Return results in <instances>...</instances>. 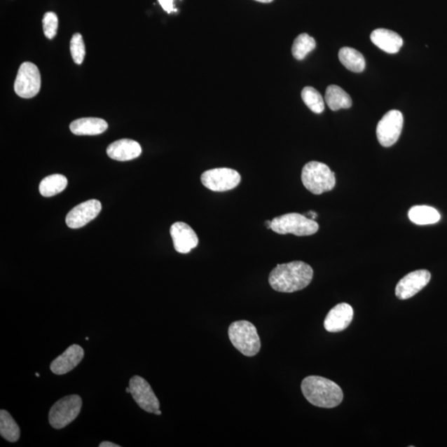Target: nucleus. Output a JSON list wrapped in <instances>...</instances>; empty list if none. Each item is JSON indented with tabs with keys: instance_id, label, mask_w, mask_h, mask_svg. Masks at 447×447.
Here are the masks:
<instances>
[{
	"instance_id": "8",
	"label": "nucleus",
	"mask_w": 447,
	"mask_h": 447,
	"mask_svg": "<svg viewBox=\"0 0 447 447\" xmlns=\"http://www.w3.org/2000/svg\"><path fill=\"white\" fill-rule=\"evenodd\" d=\"M403 127L402 113L396 109L386 113L377 125L376 135L378 142L385 148L391 147L399 140Z\"/></svg>"
},
{
	"instance_id": "13",
	"label": "nucleus",
	"mask_w": 447,
	"mask_h": 447,
	"mask_svg": "<svg viewBox=\"0 0 447 447\" xmlns=\"http://www.w3.org/2000/svg\"><path fill=\"white\" fill-rule=\"evenodd\" d=\"M170 234L177 252L188 254L198 247V237L193 228L184 222H176L171 226Z\"/></svg>"
},
{
	"instance_id": "23",
	"label": "nucleus",
	"mask_w": 447,
	"mask_h": 447,
	"mask_svg": "<svg viewBox=\"0 0 447 447\" xmlns=\"http://www.w3.org/2000/svg\"><path fill=\"white\" fill-rule=\"evenodd\" d=\"M0 435L11 442H16L20 437V428L6 410L0 412Z\"/></svg>"
},
{
	"instance_id": "35",
	"label": "nucleus",
	"mask_w": 447,
	"mask_h": 447,
	"mask_svg": "<svg viewBox=\"0 0 447 447\" xmlns=\"http://www.w3.org/2000/svg\"><path fill=\"white\" fill-rule=\"evenodd\" d=\"M35 375H36V377H39V373H36Z\"/></svg>"
},
{
	"instance_id": "30",
	"label": "nucleus",
	"mask_w": 447,
	"mask_h": 447,
	"mask_svg": "<svg viewBox=\"0 0 447 447\" xmlns=\"http://www.w3.org/2000/svg\"><path fill=\"white\" fill-rule=\"evenodd\" d=\"M308 216H309L310 217H311V218H310V219H312V220H313V219H315V218H316V217L317 216V213H315V212H310L308 213Z\"/></svg>"
},
{
	"instance_id": "20",
	"label": "nucleus",
	"mask_w": 447,
	"mask_h": 447,
	"mask_svg": "<svg viewBox=\"0 0 447 447\" xmlns=\"http://www.w3.org/2000/svg\"><path fill=\"white\" fill-rule=\"evenodd\" d=\"M409 220L419 226L432 225L440 221L441 215L435 208L415 206L409 209Z\"/></svg>"
},
{
	"instance_id": "25",
	"label": "nucleus",
	"mask_w": 447,
	"mask_h": 447,
	"mask_svg": "<svg viewBox=\"0 0 447 447\" xmlns=\"http://www.w3.org/2000/svg\"><path fill=\"white\" fill-rule=\"evenodd\" d=\"M302 98L305 106L314 113L322 114L325 109V103L322 95L311 86H307L303 90Z\"/></svg>"
},
{
	"instance_id": "10",
	"label": "nucleus",
	"mask_w": 447,
	"mask_h": 447,
	"mask_svg": "<svg viewBox=\"0 0 447 447\" xmlns=\"http://www.w3.org/2000/svg\"><path fill=\"white\" fill-rule=\"evenodd\" d=\"M130 394L137 404L144 411L154 413L160 408V403L147 381L140 376H134L130 380Z\"/></svg>"
},
{
	"instance_id": "27",
	"label": "nucleus",
	"mask_w": 447,
	"mask_h": 447,
	"mask_svg": "<svg viewBox=\"0 0 447 447\" xmlns=\"http://www.w3.org/2000/svg\"><path fill=\"white\" fill-rule=\"evenodd\" d=\"M44 34L48 39H53L57 33L58 18L53 12L46 13L43 20Z\"/></svg>"
},
{
	"instance_id": "16",
	"label": "nucleus",
	"mask_w": 447,
	"mask_h": 447,
	"mask_svg": "<svg viewBox=\"0 0 447 447\" xmlns=\"http://www.w3.org/2000/svg\"><path fill=\"white\" fill-rule=\"evenodd\" d=\"M142 148L135 140L124 139L116 141L107 148L108 156L116 161H130L140 156Z\"/></svg>"
},
{
	"instance_id": "2",
	"label": "nucleus",
	"mask_w": 447,
	"mask_h": 447,
	"mask_svg": "<svg viewBox=\"0 0 447 447\" xmlns=\"http://www.w3.org/2000/svg\"><path fill=\"white\" fill-rule=\"evenodd\" d=\"M301 387L305 399L316 407L336 408L343 400L341 387L326 378L308 376L304 378Z\"/></svg>"
},
{
	"instance_id": "33",
	"label": "nucleus",
	"mask_w": 447,
	"mask_h": 447,
	"mask_svg": "<svg viewBox=\"0 0 447 447\" xmlns=\"http://www.w3.org/2000/svg\"><path fill=\"white\" fill-rule=\"evenodd\" d=\"M155 415H162V411H160V409L157 410L156 412L154 413Z\"/></svg>"
},
{
	"instance_id": "5",
	"label": "nucleus",
	"mask_w": 447,
	"mask_h": 447,
	"mask_svg": "<svg viewBox=\"0 0 447 447\" xmlns=\"http://www.w3.org/2000/svg\"><path fill=\"white\" fill-rule=\"evenodd\" d=\"M271 230L280 235L293 234L296 236H308L316 234L318 224L312 219L298 213H289L273 219Z\"/></svg>"
},
{
	"instance_id": "32",
	"label": "nucleus",
	"mask_w": 447,
	"mask_h": 447,
	"mask_svg": "<svg viewBox=\"0 0 447 447\" xmlns=\"http://www.w3.org/2000/svg\"><path fill=\"white\" fill-rule=\"evenodd\" d=\"M271 223H272V221H266V226H267L268 229H271Z\"/></svg>"
},
{
	"instance_id": "14",
	"label": "nucleus",
	"mask_w": 447,
	"mask_h": 447,
	"mask_svg": "<svg viewBox=\"0 0 447 447\" xmlns=\"http://www.w3.org/2000/svg\"><path fill=\"white\" fill-rule=\"evenodd\" d=\"M84 355V350L81 346L72 345L53 360L50 369L55 375H65L78 366L83 359Z\"/></svg>"
},
{
	"instance_id": "15",
	"label": "nucleus",
	"mask_w": 447,
	"mask_h": 447,
	"mask_svg": "<svg viewBox=\"0 0 447 447\" xmlns=\"http://www.w3.org/2000/svg\"><path fill=\"white\" fill-rule=\"evenodd\" d=\"M354 311L352 307L348 303H340L335 305L324 322V327L329 332H340L348 328L353 320Z\"/></svg>"
},
{
	"instance_id": "19",
	"label": "nucleus",
	"mask_w": 447,
	"mask_h": 447,
	"mask_svg": "<svg viewBox=\"0 0 447 447\" xmlns=\"http://www.w3.org/2000/svg\"><path fill=\"white\" fill-rule=\"evenodd\" d=\"M325 100L327 106L333 111H339L341 109H349L352 106V99L350 95L338 85L328 86Z\"/></svg>"
},
{
	"instance_id": "18",
	"label": "nucleus",
	"mask_w": 447,
	"mask_h": 447,
	"mask_svg": "<svg viewBox=\"0 0 447 447\" xmlns=\"http://www.w3.org/2000/svg\"><path fill=\"white\" fill-rule=\"evenodd\" d=\"M107 129V122L99 118H81L70 125L71 131L76 135H98Z\"/></svg>"
},
{
	"instance_id": "17",
	"label": "nucleus",
	"mask_w": 447,
	"mask_h": 447,
	"mask_svg": "<svg viewBox=\"0 0 447 447\" xmlns=\"http://www.w3.org/2000/svg\"><path fill=\"white\" fill-rule=\"evenodd\" d=\"M371 39L378 48L390 54L399 53L404 45V40L398 34L385 29L373 31Z\"/></svg>"
},
{
	"instance_id": "29",
	"label": "nucleus",
	"mask_w": 447,
	"mask_h": 447,
	"mask_svg": "<svg viewBox=\"0 0 447 447\" xmlns=\"http://www.w3.org/2000/svg\"><path fill=\"white\" fill-rule=\"evenodd\" d=\"M99 447H120V446L112 443V442L109 441H103L102 443L99 445Z\"/></svg>"
},
{
	"instance_id": "1",
	"label": "nucleus",
	"mask_w": 447,
	"mask_h": 447,
	"mask_svg": "<svg viewBox=\"0 0 447 447\" xmlns=\"http://www.w3.org/2000/svg\"><path fill=\"white\" fill-rule=\"evenodd\" d=\"M313 269L302 261L277 264L268 277L269 284L280 293H294L307 287L312 280Z\"/></svg>"
},
{
	"instance_id": "11",
	"label": "nucleus",
	"mask_w": 447,
	"mask_h": 447,
	"mask_svg": "<svg viewBox=\"0 0 447 447\" xmlns=\"http://www.w3.org/2000/svg\"><path fill=\"white\" fill-rule=\"evenodd\" d=\"M431 273L426 269L408 273L396 286L395 294L401 300L413 298L424 289L431 280Z\"/></svg>"
},
{
	"instance_id": "28",
	"label": "nucleus",
	"mask_w": 447,
	"mask_h": 447,
	"mask_svg": "<svg viewBox=\"0 0 447 447\" xmlns=\"http://www.w3.org/2000/svg\"><path fill=\"white\" fill-rule=\"evenodd\" d=\"M162 8L168 13L175 12L174 0H158Z\"/></svg>"
},
{
	"instance_id": "12",
	"label": "nucleus",
	"mask_w": 447,
	"mask_h": 447,
	"mask_svg": "<svg viewBox=\"0 0 447 447\" xmlns=\"http://www.w3.org/2000/svg\"><path fill=\"white\" fill-rule=\"evenodd\" d=\"M102 203L98 200H89L71 209L66 217V223L71 229H79L97 218L102 211Z\"/></svg>"
},
{
	"instance_id": "7",
	"label": "nucleus",
	"mask_w": 447,
	"mask_h": 447,
	"mask_svg": "<svg viewBox=\"0 0 447 447\" xmlns=\"http://www.w3.org/2000/svg\"><path fill=\"white\" fill-rule=\"evenodd\" d=\"M41 89V75L38 67L32 62H24L18 70L15 82V93L22 98L36 97Z\"/></svg>"
},
{
	"instance_id": "3",
	"label": "nucleus",
	"mask_w": 447,
	"mask_h": 447,
	"mask_svg": "<svg viewBox=\"0 0 447 447\" xmlns=\"http://www.w3.org/2000/svg\"><path fill=\"white\" fill-rule=\"evenodd\" d=\"M228 334L233 345L245 357H254L261 348L256 327L248 321L233 322Z\"/></svg>"
},
{
	"instance_id": "21",
	"label": "nucleus",
	"mask_w": 447,
	"mask_h": 447,
	"mask_svg": "<svg viewBox=\"0 0 447 447\" xmlns=\"http://www.w3.org/2000/svg\"><path fill=\"white\" fill-rule=\"evenodd\" d=\"M339 59L342 65L353 72H362L366 68V60L357 50L343 48L340 50Z\"/></svg>"
},
{
	"instance_id": "26",
	"label": "nucleus",
	"mask_w": 447,
	"mask_h": 447,
	"mask_svg": "<svg viewBox=\"0 0 447 447\" xmlns=\"http://www.w3.org/2000/svg\"><path fill=\"white\" fill-rule=\"evenodd\" d=\"M70 49L73 61L81 65L85 56V48L83 39L80 34L73 35Z\"/></svg>"
},
{
	"instance_id": "34",
	"label": "nucleus",
	"mask_w": 447,
	"mask_h": 447,
	"mask_svg": "<svg viewBox=\"0 0 447 447\" xmlns=\"http://www.w3.org/2000/svg\"><path fill=\"white\" fill-rule=\"evenodd\" d=\"M126 393H128V394L130 393V387H126Z\"/></svg>"
},
{
	"instance_id": "24",
	"label": "nucleus",
	"mask_w": 447,
	"mask_h": 447,
	"mask_svg": "<svg viewBox=\"0 0 447 447\" xmlns=\"http://www.w3.org/2000/svg\"><path fill=\"white\" fill-rule=\"evenodd\" d=\"M316 41L307 34H300L294 40L291 53L296 60L302 61L316 48Z\"/></svg>"
},
{
	"instance_id": "4",
	"label": "nucleus",
	"mask_w": 447,
	"mask_h": 447,
	"mask_svg": "<svg viewBox=\"0 0 447 447\" xmlns=\"http://www.w3.org/2000/svg\"><path fill=\"white\" fill-rule=\"evenodd\" d=\"M302 181L312 193L321 195L335 188L336 176L325 163L312 161L303 168Z\"/></svg>"
},
{
	"instance_id": "22",
	"label": "nucleus",
	"mask_w": 447,
	"mask_h": 447,
	"mask_svg": "<svg viewBox=\"0 0 447 447\" xmlns=\"http://www.w3.org/2000/svg\"><path fill=\"white\" fill-rule=\"evenodd\" d=\"M67 182V177L61 174H53L45 177L40 182V193L44 198H52L53 195L61 193L62 191L65 190Z\"/></svg>"
},
{
	"instance_id": "31",
	"label": "nucleus",
	"mask_w": 447,
	"mask_h": 447,
	"mask_svg": "<svg viewBox=\"0 0 447 447\" xmlns=\"http://www.w3.org/2000/svg\"><path fill=\"white\" fill-rule=\"evenodd\" d=\"M255 1H258L260 3H271L273 0H255Z\"/></svg>"
},
{
	"instance_id": "9",
	"label": "nucleus",
	"mask_w": 447,
	"mask_h": 447,
	"mask_svg": "<svg viewBox=\"0 0 447 447\" xmlns=\"http://www.w3.org/2000/svg\"><path fill=\"white\" fill-rule=\"evenodd\" d=\"M202 184L213 191H227L236 188L240 184V173L231 168H214L202 173L200 177Z\"/></svg>"
},
{
	"instance_id": "6",
	"label": "nucleus",
	"mask_w": 447,
	"mask_h": 447,
	"mask_svg": "<svg viewBox=\"0 0 447 447\" xmlns=\"http://www.w3.org/2000/svg\"><path fill=\"white\" fill-rule=\"evenodd\" d=\"M82 407V400L78 395H69L58 400L49 412V422L55 429L69 425L78 417Z\"/></svg>"
}]
</instances>
